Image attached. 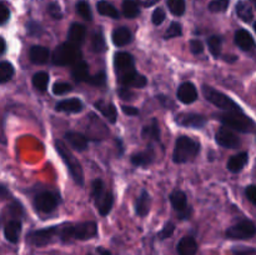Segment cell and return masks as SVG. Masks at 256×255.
I'll use <instances>...</instances> for the list:
<instances>
[{
  "label": "cell",
  "instance_id": "cell-51",
  "mask_svg": "<svg viewBox=\"0 0 256 255\" xmlns=\"http://www.w3.org/2000/svg\"><path fill=\"white\" fill-rule=\"evenodd\" d=\"M118 94H119L120 99L122 100H134L135 94L130 88H124L122 86L119 90H118Z\"/></svg>",
  "mask_w": 256,
  "mask_h": 255
},
{
  "label": "cell",
  "instance_id": "cell-7",
  "mask_svg": "<svg viewBox=\"0 0 256 255\" xmlns=\"http://www.w3.org/2000/svg\"><path fill=\"white\" fill-rule=\"evenodd\" d=\"M202 94H204L205 99L212 105H215L219 109L225 110V112H242V109L234 102L230 99L228 95L222 94L219 90L214 89V88L209 86V85H202Z\"/></svg>",
  "mask_w": 256,
  "mask_h": 255
},
{
  "label": "cell",
  "instance_id": "cell-6",
  "mask_svg": "<svg viewBox=\"0 0 256 255\" xmlns=\"http://www.w3.org/2000/svg\"><path fill=\"white\" fill-rule=\"evenodd\" d=\"M218 120L224 126L229 129L238 130L240 132H250L254 128V122L249 116L244 115V112H225L215 115Z\"/></svg>",
  "mask_w": 256,
  "mask_h": 255
},
{
  "label": "cell",
  "instance_id": "cell-23",
  "mask_svg": "<svg viewBox=\"0 0 256 255\" xmlns=\"http://www.w3.org/2000/svg\"><path fill=\"white\" fill-rule=\"evenodd\" d=\"M176 252L179 255H196L198 252V242L190 235L182 238L178 242Z\"/></svg>",
  "mask_w": 256,
  "mask_h": 255
},
{
  "label": "cell",
  "instance_id": "cell-31",
  "mask_svg": "<svg viewBox=\"0 0 256 255\" xmlns=\"http://www.w3.org/2000/svg\"><path fill=\"white\" fill-rule=\"evenodd\" d=\"M96 8L100 15H104V16H108V18H112V19H119L120 16L119 12H118L116 8H115L112 4H110V2H105V0H100V2L96 4Z\"/></svg>",
  "mask_w": 256,
  "mask_h": 255
},
{
  "label": "cell",
  "instance_id": "cell-25",
  "mask_svg": "<svg viewBox=\"0 0 256 255\" xmlns=\"http://www.w3.org/2000/svg\"><path fill=\"white\" fill-rule=\"evenodd\" d=\"M29 58L34 64L42 65L48 62L50 58V50L42 45H34L29 50Z\"/></svg>",
  "mask_w": 256,
  "mask_h": 255
},
{
  "label": "cell",
  "instance_id": "cell-43",
  "mask_svg": "<svg viewBox=\"0 0 256 255\" xmlns=\"http://www.w3.org/2000/svg\"><path fill=\"white\" fill-rule=\"evenodd\" d=\"M174 232H175V224L172 222H168L166 224L164 225V228L158 232V238H159V240H166L172 236Z\"/></svg>",
  "mask_w": 256,
  "mask_h": 255
},
{
  "label": "cell",
  "instance_id": "cell-38",
  "mask_svg": "<svg viewBox=\"0 0 256 255\" xmlns=\"http://www.w3.org/2000/svg\"><path fill=\"white\" fill-rule=\"evenodd\" d=\"M92 48L95 52H104L106 50V44H105L104 35L102 32H98L92 35Z\"/></svg>",
  "mask_w": 256,
  "mask_h": 255
},
{
  "label": "cell",
  "instance_id": "cell-20",
  "mask_svg": "<svg viewBox=\"0 0 256 255\" xmlns=\"http://www.w3.org/2000/svg\"><path fill=\"white\" fill-rule=\"evenodd\" d=\"M65 140L69 142L70 146L76 152H85L89 146V142H88V138L85 135L80 134L76 132H68L64 135Z\"/></svg>",
  "mask_w": 256,
  "mask_h": 255
},
{
  "label": "cell",
  "instance_id": "cell-36",
  "mask_svg": "<svg viewBox=\"0 0 256 255\" xmlns=\"http://www.w3.org/2000/svg\"><path fill=\"white\" fill-rule=\"evenodd\" d=\"M222 39L219 35H212L208 39V48H209L210 52L214 58H219L222 54Z\"/></svg>",
  "mask_w": 256,
  "mask_h": 255
},
{
  "label": "cell",
  "instance_id": "cell-15",
  "mask_svg": "<svg viewBox=\"0 0 256 255\" xmlns=\"http://www.w3.org/2000/svg\"><path fill=\"white\" fill-rule=\"evenodd\" d=\"M114 69L116 72V76L135 69L132 55L125 52H118L114 55Z\"/></svg>",
  "mask_w": 256,
  "mask_h": 255
},
{
  "label": "cell",
  "instance_id": "cell-2",
  "mask_svg": "<svg viewBox=\"0 0 256 255\" xmlns=\"http://www.w3.org/2000/svg\"><path fill=\"white\" fill-rule=\"evenodd\" d=\"M200 152V144L196 140L192 139L186 135H182L175 142L174 152H172V160L175 164H185L195 159Z\"/></svg>",
  "mask_w": 256,
  "mask_h": 255
},
{
  "label": "cell",
  "instance_id": "cell-10",
  "mask_svg": "<svg viewBox=\"0 0 256 255\" xmlns=\"http://www.w3.org/2000/svg\"><path fill=\"white\" fill-rule=\"evenodd\" d=\"M55 238H58V225L30 232L26 236V242L34 246H45L52 242Z\"/></svg>",
  "mask_w": 256,
  "mask_h": 255
},
{
  "label": "cell",
  "instance_id": "cell-59",
  "mask_svg": "<svg viewBox=\"0 0 256 255\" xmlns=\"http://www.w3.org/2000/svg\"><path fill=\"white\" fill-rule=\"evenodd\" d=\"M159 2V0H146V2H144V5L145 6H152V5H154L155 2Z\"/></svg>",
  "mask_w": 256,
  "mask_h": 255
},
{
  "label": "cell",
  "instance_id": "cell-33",
  "mask_svg": "<svg viewBox=\"0 0 256 255\" xmlns=\"http://www.w3.org/2000/svg\"><path fill=\"white\" fill-rule=\"evenodd\" d=\"M236 14L242 22H250L254 19V12H252V8L250 6L248 2H239L236 4Z\"/></svg>",
  "mask_w": 256,
  "mask_h": 255
},
{
  "label": "cell",
  "instance_id": "cell-55",
  "mask_svg": "<svg viewBox=\"0 0 256 255\" xmlns=\"http://www.w3.org/2000/svg\"><path fill=\"white\" fill-rule=\"evenodd\" d=\"M0 199H12V195L10 192V190L2 184H0Z\"/></svg>",
  "mask_w": 256,
  "mask_h": 255
},
{
  "label": "cell",
  "instance_id": "cell-56",
  "mask_svg": "<svg viewBox=\"0 0 256 255\" xmlns=\"http://www.w3.org/2000/svg\"><path fill=\"white\" fill-rule=\"evenodd\" d=\"M96 254L98 255H112V252H110V250L105 249V248L102 246H99L96 249Z\"/></svg>",
  "mask_w": 256,
  "mask_h": 255
},
{
  "label": "cell",
  "instance_id": "cell-12",
  "mask_svg": "<svg viewBox=\"0 0 256 255\" xmlns=\"http://www.w3.org/2000/svg\"><path fill=\"white\" fill-rule=\"evenodd\" d=\"M118 82L120 86L124 88H144L148 84V79L142 74L138 72L136 70L132 69L130 72H125L118 76Z\"/></svg>",
  "mask_w": 256,
  "mask_h": 255
},
{
  "label": "cell",
  "instance_id": "cell-37",
  "mask_svg": "<svg viewBox=\"0 0 256 255\" xmlns=\"http://www.w3.org/2000/svg\"><path fill=\"white\" fill-rule=\"evenodd\" d=\"M166 4L170 12L175 16H182L185 12V9H186L185 0H166Z\"/></svg>",
  "mask_w": 256,
  "mask_h": 255
},
{
  "label": "cell",
  "instance_id": "cell-46",
  "mask_svg": "<svg viewBox=\"0 0 256 255\" xmlns=\"http://www.w3.org/2000/svg\"><path fill=\"white\" fill-rule=\"evenodd\" d=\"M165 18H166V14H165L164 9H162V8H156V9L154 10V12H152V22L154 25H162V22H164Z\"/></svg>",
  "mask_w": 256,
  "mask_h": 255
},
{
  "label": "cell",
  "instance_id": "cell-4",
  "mask_svg": "<svg viewBox=\"0 0 256 255\" xmlns=\"http://www.w3.org/2000/svg\"><path fill=\"white\" fill-rule=\"evenodd\" d=\"M92 196L95 206L102 216H106L112 212L114 204V195L110 190L105 189V184L102 179H95L92 184Z\"/></svg>",
  "mask_w": 256,
  "mask_h": 255
},
{
  "label": "cell",
  "instance_id": "cell-42",
  "mask_svg": "<svg viewBox=\"0 0 256 255\" xmlns=\"http://www.w3.org/2000/svg\"><path fill=\"white\" fill-rule=\"evenodd\" d=\"M72 90V86L69 84V82H55L54 86H52V92L58 96H62V95L68 94Z\"/></svg>",
  "mask_w": 256,
  "mask_h": 255
},
{
  "label": "cell",
  "instance_id": "cell-39",
  "mask_svg": "<svg viewBox=\"0 0 256 255\" xmlns=\"http://www.w3.org/2000/svg\"><path fill=\"white\" fill-rule=\"evenodd\" d=\"M76 12L82 19L88 20V22H92V9H90V5L86 2H84V0H80L76 4Z\"/></svg>",
  "mask_w": 256,
  "mask_h": 255
},
{
  "label": "cell",
  "instance_id": "cell-28",
  "mask_svg": "<svg viewBox=\"0 0 256 255\" xmlns=\"http://www.w3.org/2000/svg\"><path fill=\"white\" fill-rule=\"evenodd\" d=\"M86 36V29L82 24L79 22H72L69 28V32H68V38L69 42L75 45H80L85 40Z\"/></svg>",
  "mask_w": 256,
  "mask_h": 255
},
{
  "label": "cell",
  "instance_id": "cell-30",
  "mask_svg": "<svg viewBox=\"0 0 256 255\" xmlns=\"http://www.w3.org/2000/svg\"><path fill=\"white\" fill-rule=\"evenodd\" d=\"M142 139L152 140V142H160V126L156 119H152V122L145 125L142 130Z\"/></svg>",
  "mask_w": 256,
  "mask_h": 255
},
{
  "label": "cell",
  "instance_id": "cell-62",
  "mask_svg": "<svg viewBox=\"0 0 256 255\" xmlns=\"http://www.w3.org/2000/svg\"><path fill=\"white\" fill-rule=\"evenodd\" d=\"M88 255H92V254H88Z\"/></svg>",
  "mask_w": 256,
  "mask_h": 255
},
{
  "label": "cell",
  "instance_id": "cell-3",
  "mask_svg": "<svg viewBox=\"0 0 256 255\" xmlns=\"http://www.w3.org/2000/svg\"><path fill=\"white\" fill-rule=\"evenodd\" d=\"M54 144L58 154L60 155L64 164L66 165L70 176L72 178L75 184H78L79 186H84V172H82V166L79 160L74 156V154L70 152L69 148L62 140H55Z\"/></svg>",
  "mask_w": 256,
  "mask_h": 255
},
{
  "label": "cell",
  "instance_id": "cell-40",
  "mask_svg": "<svg viewBox=\"0 0 256 255\" xmlns=\"http://www.w3.org/2000/svg\"><path fill=\"white\" fill-rule=\"evenodd\" d=\"M182 34V28L180 22H172L170 26L168 28V30L164 34V39H172V38H178Z\"/></svg>",
  "mask_w": 256,
  "mask_h": 255
},
{
  "label": "cell",
  "instance_id": "cell-16",
  "mask_svg": "<svg viewBox=\"0 0 256 255\" xmlns=\"http://www.w3.org/2000/svg\"><path fill=\"white\" fill-rule=\"evenodd\" d=\"M155 160V150L152 148V145H149L145 150L142 152H134L130 158V162L136 168H144L149 166L150 164H152V162Z\"/></svg>",
  "mask_w": 256,
  "mask_h": 255
},
{
  "label": "cell",
  "instance_id": "cell-53",
  "mask_svg": "<svg viewBox=\"0 0 256 255\" xmlns=\"http://www.w3.org/2000/svg\"><path fill=\"white\" fill-rule=\"evenodd\" d=\"M245 195H246L248 200H249L252 204L256 205V186L255 185H249L245 189Z\"/></svg>",
  "mask_w": 256,
  "mask_h": 255
},
{
  "label": "cell",
  "instance_id": "cell-44",
  "mask_svg": "<svg viewBox=\"0 0 256 255\" xmlns=\"http://www.w3.org/2000/svg\"><path fill=\"white\" fill-rule=\"evenodd\" d=\"M86 82H89L92 86H105V84H106V75H105L104 72H99L94 76H90Z\"/></svg>",
  "mask_w": 256,
  "mask_h": 255
},
{
  "label": "cell",
  "instance_id": "cell-5",
  "mask_svg": "<svg viewBox=\"0 0 256 255\" xmlns=\"http://www.w3.org/2000/svg\"><path fill=\"white\" fill-rule=\"evenodd\" d=\"M82 58V50L79 49V45H75L72 42H66L60 44L52 52V64L58 66H68V65H74Z\"/></svg>",
  "mask_w": 256,
  "mask_h": 255
},
{
  "label": "cell",
  "instance_id": "cell-50",
  "mask_svg": "<svg viewBox=\"0 0 256 255\" xmlns=\"http://www.w3.org/2000/svg\"><path fill=\"white\" fill-rule=\"evenodd\" d=\"M189 46H190V52L195 55L202 54V52H204V44H202V42L198 39L190 40Z\"/></svg>",
  "mask_w": 256,
  "mask_h": 255
},
{
  "label": "cell",
  "instance_id": "cell-14",
  "mask_svg": "<svg viewBox=\"0 0 256 255\" xmlns=\"http://www.w3.org/2000/svg\"><path fill=\"white\" fill-rule=\"evenodd\" d=\"M175 122L184 128H192V129H202L206 124V118L196 112H182L176 116Z\"/></svg>",
  "mask_w": 256,
  "mask_h": 255
},
{
  "label": "cell",
  "instance_id": "cell-47",
  "mask_svg": "<svg viewBox=\"0 0 256 255\" xmlns=\"http://www.w3.org/2000/svg\"><path fill=\"white\" fill-rule=\"evenodd\" d=\"M8 210L12 215H14L15 218H20L22 215H24V209H22V205L20 204L18 200H12V204L8 206Z\"/></svg>",
  "mask_w": 256,
  "mask_h": 255
},
{
  "label": "cell",
  "instance_id": "cell-45",
  "mask_svg": "<svg viewBox=\"0 0 256 255\" xmlns=\"http://www.w3.org/2000/svg\"><path fill=\"white\" fill-rule=\"evenodd\" d=\"M26 32L30 36H35V38H39L42 36L44 30H42V26L36 22H29L26 24Z\"/></svg>",
  "mask_w": 256,
  "mask_h": 255
},
{
  "label": "cell",
  "instance_id": "cell-60",
  "mask_svg": "<svg viewBox=\"0 0 256 255\" xmlns=\"http://www.w3.org/2000/svg\"><path fill=\"white\" fill-rule=\"evenodd\" d=\"M250 2H252V4H254V6L256 8V0H250Z\"/></svg>",
  "mask_w": 256,
  "mask_h": 255
},
{
  "label": "cell",
  "instance_id": "cell-19",
  "mask_svg": "<svg viewBox=\"0 0 256 255\" xmlns=\"http://www.w3.org/2000/svg\"><path fill=\"white\" fill-rule=\"evenodd\" d=\"M84 109V104L78 98H70V99L62 100L55 105V110L60 112H68V114H76Z\"/></svg>",
  "mask_w": 256,
  "mask_h": 255
},
{
  "label": "cell",
  "instance_id": "cell-61",
  "mask_svg": "<svg viewBox=\"0 0 256 255\" xmlns=\"http://www.w3.org/2000/svg\"><path fill=\"white\" fill-rule=\"evenodd\" d=\"M254 29H255V32H256V22L254 24Z\"/></svg>",
  "mask_w": 256,
  "mask_h": 255
},
{
  "label": "cell",
  "instance_id": "cell-58",
  "mask_svg": "<svg viewBox=\"0 0 256 255\" xmlns=\"http://www.w3.org/2000/svg\"><path fill=\"white\" fill-rule=\"evenodd\" d=\"M115 142H116L118 149H119V155H122V152H124V145H122V139L116 138V139H115Z\"/></svg>",
  "mask_w": 256,
  "mask_h": 255
},
{
  "label": "cell",
  "instance_id": "cell-11",
  "mask_svg": "<svg viewBox=\"0 0 256 255\" xmlns=\"http://www.w3.org/2000/svg\"><path fill=\"white\" fill-rule=\"evenodd\" d=\"M169 200L175 212H178V218L180 220L190 219V216L192 214V209L188 204V196L184 192H182V190H174L169 195Z\"/></svg>",
  "mask_w": 256,
  "mask_h": 255
},
{
  "label": "cell",
  "instance_id": "cell-29",
  "mask_svg": "<svg viewBox=\"0 0 256 255\" xmlns=\"http://www.w3.org/2000/svg\"><path fill=\"white\" fill-rule=\"evenodd\" d=\"M248 160H249V155H248V152H239V154L232 155V156L230 158L229 162H228V164H226V166L232 172H242V168L246 165Z\"/></svg>",
  "mask_w": 256,
  "mask_h": 255
},
{
  "label": "cell",
  "instance_id": "cell-49",
  "mask_svg": "<svg viewBox=\"0 0 256 255\" xmlns=\"http://www.w3.org/2000/svg\"><path fill=\"white\" fill-rule=\"evenodd\" d=\"M10 19V10L5 2H0V25H4Z\"/></svg>",
  "mask_w": 256,
  "mask_h": 255
},
{
  "label": "cell",
  "instance_id": "cell-22",
  "mask_svg": "<svg viewBox=\"0 0 256 255\" xmlns=\"http://www.w3.org/2000/svg\"><path fill=\"white\" fill-rule=\"evenodd\" d=\"M22 222L19 219H12L8 222L4 226V235L8 242H19L20 234H22Z\"/></svg>",
  "mask_w": 256,
  "mask_h": 255
},
{
  "label": "cell",
  "instance_id": "cell-8",
  "mask_svg": "<svg viewBox=\"0 0 256 255\" xmlns=\"http://www.w3.org/2000/svg\"><path fill=\"white\" fill-rule=\"evenodd\" d=\"M32 205H34L36 212H42V214H50L59 205V198L55 192L45 190V192H38L32 198Z\"/></svg>",
  "mask_w": 256,
  "mask_h": 255
},
{
  "label": "cell",
  "instance_id": "cell-26",
  "mask_svg": "<svg viewBox=\"0 0 256 255\" xmlns=\"http://www.w3.org/2000/svg\"><path fill=\"white\" fill-rule=\"evenodd\" d=\"M112 44L118 48H122L128 45L129 42H132V32L128 29L126 26H120L118 29H115L112 32Z\"/></svg>",
  "mask_w": 256,
  "mask_h": 255
},
{
  "label": "cell",
  "instance_id": "cell-18",
  "mask_svg": "<svg viewBox=\"0 0 256 255\" xmlns=\"http://www.w3.org/2000/svg\"><path fill=\"white\" fill-rule=\"evenodd\" d=\"M94 106L105 119H108V122L115 124L118 122V110L112 102H105V100L100 99L98 102H94Z\"/></svg>",
  "mask_w": 256,
  "mask_h": 255
},
{
  "label": "cell",
  "instance_id": "cell-35",
  "mask_svg": "<svg viewBox=\"0 0 256 255\" xmlns=\"http://www.w3.org/2000/svg\"><path fill=\"white\" fill-rule=\"evenodd\" d=\"M14 66L9 62H0V84L10 82L14 76Z\"/></svg>",
  "mask_w": 256,
  "mask_h": 255
},
{
  "label": "cell",
  "instance_id": "cell-27",
  "mask_svg": "<svg viewBox=\"0 0 256 255\" xmlns=\"http://www.w3.org/2000/svg\"><path fill=\"white\" fill-rule=\"evenodd\" d=\"M72 76L76 82H88V79L90 78L89 65H88V62H84V60H79L78 62H75V64L72 65Z\"/></svg>",
  "mask_w": 256,
  "mask_h": 255
},
{
  "label": "cell",
  "instance_id": "cell-21",
  "mask_svg": "<svg viewBox=\"0 0 256 255\" xmlns=\"http://www.w3.org/2000/svg\"><path fill=\"white\" fill-rule=\"evenodd\" d=\"M150 206H152V196L146 190H142V192L135 199V212L139 216L144 218L149 214Z\"/></svg>",
  "mask_w": 256,
  "mask_h": 255
},
{
  "label": "cell",
  "instance_id": "cell-9",
  "mask_svg": "<svg viewBox=\"0 0 256 255\" xmlns=\"http://www.w3.org/2000/svg\"><path fill=\"white\" fill-rule=\"evenodd\" d=\"M256 234V226L252 220H242L226 230L225 235L228 239L248 240Z\"/></svg>",
  "mask_w": 256,
  "mask_h": 255
},
{
  "label": "cell",
  "instance_id": "cell-57",
  "mask_svg": "<svg viewBox=\"0 0 256 255\" xmlns=\"http://www.w3.org/2000/svg\"><path fill=\"white\" fill-rule=\"evenodd\" d=\"M5 52H6V42H5V40L0 36V55L4 54Z\"/></svg>",
  "mask_w": 256,
  "mask_h": 255
},
{
  "label": "cell",
  "instance_id": "cell-13",
  "mask_svg": "<svg viewBox=\"0 0 256 255\" xmlns=\"http://www.w3.org/2000/svg\"><path fill=\"white\" fill-rule=\"evenodd\" d=\"M215 142L222 148L228 149H236L240 146V139L235 132H232L229 128L222 126L215 134Z\"/></svg>",
  "mask_w": 256,
  "mask_h": 255
},
{
  "label": "cell",
  "instance_id": "cell-24",
  "mask_svg": "<svg viewBox=\"0 0 256 255\" xmlns=\"http://www.w3.org/2000/svg\"><path fill=\"white\" fill-rule=\"evenodd\" d=\"M235 44L244 52H250L255 48V42L248 30L240 29L235 32Z\"/></svg>",
  "mask_w": 256,
  "mask_h": 255
},
{
  "label": "cell",
  "instance_id": "cell-52",
  "mask_svg": "<svg viewBox=\"0 0 256 255\" xmlns=\"http://www.w3.org/2000/svg\"><path fill=\"white\" fill-rule=\"evenodd\" d=\"M232 255H256V250L252 249V248H235L232 250Z\"/></svg>",
  "mask_w": 256,
  "mask_h": 255
},
{
  "label": "cell",
  "instance_id": "cell-48",
  "mask_svg": "<svg viewBox=\"0 0 256 255\" xmlns=\"http://www.w3.org/2000/svg\"><path fill=\"white\" fill-rule=\"evenodd\" d=\"M48 12H49L50 16L55 20H59L62 18V9H60V6L58 2H50V4L48 5Z\"/></svg>",
  "mask_w": 256,
  "mask_h": 255
},
{
  "label": "cell",
  "instance_id": "cell-32",
  "mask_svg": "<svg viewBox=\"0 0 256 255\" xmlns=\"http://www.w3.org/2000/svg\"><path fill=\"white\" fill-rule=\"evenodd\" d=\"M122 14L128 19H134L140 14L139 2L135 0H124L122 2Z\"/></svg>",
  "mask_w": 256,
  "mask_h": 255
},
{
  "label": "cell",
  "instance_id": "cell-41",
  "mask_svg": "<svg viewBox=\"0 0 256 255\" xmlns=\"http://www.w3.org/2000/svg\"><path fill=\"white\" fill-rule=\"evenodd\" d=\"M230 0H212L209 4V10L212 12H224L229 8Z\"/></svg>",
  "mask_w": 256,
  "mask_h": 255
},
{
  "label": "cell",
  "instance_id": "cell-34",
  "mask_svg": "<svg viewBox=\"0 0 256 255\" xmlns=\"http://www.w3.org/2000/svg\"><path fill=\"white\" fill-rule=\"evenodd\" d=\"M50 76L46 72H38L32 75V85L39 92H45L48 89Z\"/></svg>",
  "mask_w": 256,
  "mask_h": 255
},
{
  "label": "cell",
  "instance_id": "cell-1",
  "mask_svg": "<svg viewBox=\"0 0 256 255\" xmlns=\"http://www.w3.org/2000/svg\"><path fill=\"white\" fill-rule=\"evenodd\" d=\"M96 235L98 225L95 222L58 225V239L62 242H72V240H90Z\"/></svg>",
  "mask_w": 256,
  "mask_h": 255
},
{
  "label": "cell",
  "instance_id": "cell-17",
  "mask_svg": "<svg viewBox=\"0 0 256 255\" xmlns=\"http://www.w3.org/2000/svg\"><path fill=\"white\" fill-rule=\"evenodd\" d=\"M176 98L184 104H192L198 100V89L190 82H185L178 88Z\"/></svg>",
  "mask_w": 256,
  "mask_h": 255
},
{
  "label": "cell",
  "instance_id": "cell-54",
  "mask_svg": "<svg viewBox=\"0 0 256 255\" xmlns=\"http://www.w3.org/2000/svg\"><path fill=\"white\" fill-rule=\"evenodd\" d=\"M122 110L124 114L129 115V116H136L139 115V109L135 106H132V105H122Z\"/></svg>",
  "mask_w": 256,
  "mask_h": 255
}]
</instances>
